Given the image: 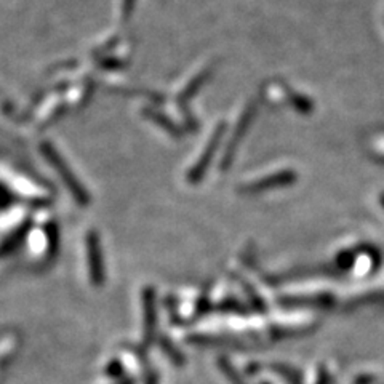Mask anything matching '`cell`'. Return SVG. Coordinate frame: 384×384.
<instances>
[{
	"label": "cell",
	"instance_id": "6da1fadb",
	"mask_svg": "<svg viewBox=\"0 0 384 384\" xmlns=\"http://www.w3.org/2000/svg\"><path fill=\"white\" fill-rule=\"evenodd\" d=\"M144 306V343L149 344L154 340L156 325H157V310H156V292L152 288H146L143 293Z\"/></svg>",
	"mask_w": 384,
	"mask_h": 384
},
{
	"label": "cell",
	"instance_id": "3957f363",
	"mask_svg": "<svg viewBox=\"0 0 384 384\" xmlns=\"http://www.w3.org/2000/svg\"><path fill=\"white\" fill-rule=\"evenodd\" d=\"M292 181H293V174L292 173H277V174H274V177H270V178H264L263 181L247 186L245 191L252 192V194H256V192L266 191L268 188H277V186H285V184L292 183Z\"/></svg>",
	"mask_w": 384,
	"mask_h": 384
},
{
	"label": "cell",
	"instance_id": "5b68a950",
	"mask_svg": "<svg viewBox=\"0 0 384 384\" xmlns=\"http://www.w3.org/2000/svg\"><path fill=\"white\" fill-rule=\"evenodd\" d=\"M162 349H163V352L170 355V359H172V362L173 364H177V365H183L184 364V355L178 351L177 348L173 346V343L168 340H165V338H162Z\"/></svg>",
	"mask_w": 384,
	"mask_h": 384
},
{
	"label": "cell",
	"instance_id": "ba28073f",
	"mask_svg": "<svg viewBox=\"0 0 384 384\" xmlns=\"http://www.w3.org/2000/svg\"><path fill=\"white\" fill-rule=\"evenodd\" d=\"M329 383V376H327L325 370H320L319 371V380H317V384H327Z\"/></svg>",
	"mask_w": 384,
	"mask_h": 384
},
{
	"label": "cell",
	"instance_id": "52a82bcc",
	"mask_svg": "<svg viewBox=\"0 0 384 384\" xmlns=\"http://www.w3.org/2000/svg\"><path fill=\"white\" fill-rule=\"evenodd\" d=\"M146 384H159V375L156 371H151L148 378H146Z\"/></svg>",
	"mask_w": 384,
	"mask_h": 384
},
{
	"label": "cell",
	"instance_id": "8992f818",
	"mask_svg": "<svg viewBox=\"0 0 384 384\" xmlns=\"http://www.w3.org/2000/svg\"><path fill=\"white\" fill-rule=\"evenodd\" d=\"M352 263H354V256L351 255V253H341V255L336 258V266L341 270H348L352 266Z\"/></svg>",
	"mask_w": 384,
	"mask_h": 384
},
{
	"label": "cell",
	"instance_id": "7a4b0ae2",
	"mask_svg": "<svg viewBox=\"0 0 384 384\" xmlns=\"http://www.w3.org/2000/svg\"><path fill=\"white\" fill-rule=\"evenodd\" d=\"M88 264H90V273H92L93 284L101 285L104 282V264L103 258H101V248L98 244V239L92 235L88 239Z\"/></svg>",
	"mask_w": 384,
	"mask_h": 384
},
{
	"label": "cell",
	"instance_id": "277c9868",
	"mask_svg": "<svg viewBox=\"0 0 384 384\" xmlns=\"http://www.w3.org/2000/svg\"><path fill=\"white\" fill-rule=\"evenodd\" d=\"M282 304L287 306H330L333 303L331 296H301V298H282Z\"/></svg>",
	"mask_w": 384,
	"mask_h": 384
},
{
	"label": "cell",
	"instance_id": "9c48e42d",
	"mask_svg": "<svg viewBox=\"0 0 384 384\" xmlns=\"http://www.w3.org/2000/svg\"><path fill=\"white\" fill-rule=\"evenodd\" d=\"M133 383H135V381L132 380V378H130V380H123L121 384H133Z\"/></svg>",
	"mask_w": 384,
	"mask_h": 384
}]
</instances>
